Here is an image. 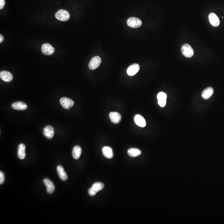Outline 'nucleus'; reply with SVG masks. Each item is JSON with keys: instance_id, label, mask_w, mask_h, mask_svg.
Here are the masks:
<instances>
[{"instance_id": "nucleus-12", "label": "nucleus", "mask_w": 224, "mask_h": 224, "mask_svg": "<svg viewBox=\"0 0 224 224\" xmlns=\"http://www.w3.org/2000/svg\"><path fill=\"white\" fill-rule=\"evenodd\" d=\"M109 118L111 121L115 124L120 123L122 119L121 116L118 112H111L109 114Z\"/></svg>"}, {"instance_id": "nucleus-23", "label": "nucleus", "mask_w": 224, "mask_h": 224, "mask_svg": "<svg viewBox=\"0 0 224 224\" xmlns=\"http://www.w3.org/2000/svg\"><path fill=\"white\" fill-rule=\"evenodd\" d=\"M5 180L4 174L3 172L1 171L0 172V184H2L4 182Z\"/></svg>"}, {"instance_id": "nucleus-2", "label": "nucleus", "mask_w": 224, "mask_h": 224, "mask_svg": "<svg viewBox=\"0 0 224 224\" xmlns=\"http://www.w3.org/2000/svg\"><path fill=\"white\" fill-rule=\"evenodd\" d=\"M55 17L57 19L60 21H66L69 20L70 14L67 11L61 9L56 13Z\"/></svg>"}, {"instance_id": "nucleus-5", "label": "nucleus", "mask_w": 224, "mask_h": 224, "mask_svg": "<svg viewBox=\"0 0 224 224\" xmlns=\"http://www.w3.org/2000/svg\"><path fill=\"white\" fill-rule=\"evenodd\" d=\"M60 103L62 107L66 109H69L74 105V102L71 99L63 97L60 99Z\"/></svg>"}, {"instance_id": "nucleus-3", "label": "nucleus", "mask_w": 224, "mask_h": 224, "mask_svg": "<svg viewBox=\"0 0 224 224\" xmlns=\"http://www.w3.org/2000/svg\"><path fill=\"white\" fill-rule=\"evenodd\" d=\"M181 50L182 53L186 57H191L194 55L193 49L188 44H184L182 46Z\"/></svg>"}, {"instance_id": "nucleus-9", "label": "nucleus", "mask_w": 224, "mask_h": 224, "mask_svg": "<svg viewBox=\"0 0 224 224\" xmlns=\"http://www.w3.org/2000/svg\"><path fill=\"white\" fill-rule=\"evenodd\" d=\"M43 183L46 185L48 193L49 194L52 193L55 190V186L52 182L49 179L45 178L43 180Z\"/></svg>"}, {"instance_id": "nucleus-4", "label": "nucleus", "mask_w": 224, "mask_h": 224, "mask_svg": "<svg viewBox=\"0 0 224 224\" xmlns=\"http://www.w3.org/2000/svg\"><path fill=\"white\" fill-rule=\"evenodd\" d=\"M127 24L129 27L132 28H138L141 26L142 22L139 18L132 17L127 20Z\"/></svg>"}, {"instance_id": "nucleus-14", "label": "nucleus", "mask_w": 224, "mask_h": 224, "mask_svg": "<svg viewBox=\"0 0 224 224\" xmlns=\"http://www.w3.org/2000/svg\"><path fill=\"white\" fill-rule=\"evenodd\" d=\"M0 77L2 80L6 82H10L13 79V76L10 72L8 71H1L0 73Z\"/></svg>"}, {"instance_id": "nucleus-19", "label": "nucleus", "mask_w": 224, "mask_h": 224, "mask_svg": "<svg viewBox=\"0 0 224 224\" xmlns=\"http://www.w3.org/2000/svg\"><path fill=\"white\" fill-rule=\"evenodd\" d=\"M214 93V88L212 87H208L205 88L202 93V97L204 99H208L211 98Z\"/></svg>"}, {"instance_id": "nucleus-25", "label": "nucleus", "mask_w": 224, "mask_h": 224, "mask_svg": "<svg viewBox=\"0 0 224 224\" xmlns=\"http://www.w3.org/2000/svg\"><path fill=\"white\" fill-rule=\"evenodd\" d=\"M4 40V37L2 35H0V43H2Z\"/></svg>"}, {"instance_id": "nucleus-17", "label": "nucleus", "mask_w": 224, "mask_h": 224, "mask_svg": "<svg viewBox=\"0 0 224 224\" xmlns=\"http://www.w3.org/2000/svg\"><path fill=\"white\" fill-rule=\"evenodd\" d=\"M102 152L104 157L107 159H111L113 157L114 154L113 149L110 147L106 146L103 147Z\"/></svg>"}, {"instance_id": "nucleus-7", "label": "nucleus", "mask_w": 224, "mask_h": 224, "mask_svg": "<svg viewBox=\"0 0 224 224\" xmlns=\"http://www.w3.org/2000/svg\"><path fill=\"white\" fill-rule=\"evenodd\" d=\"M41 50L43 54L46 55H51L55 52V48L48 43L43 44L41 48Z\"/></svg>"}, {"instance_id": "nucleus-21", "label": "nucleus", "mask_w": 224, "mask_h": 224, "mask_svg": "<svg viewBox=\"0 0 224 224\" xmlns=\"http://www.w3.org/2000/svg\"><path fill=\"white\" fill-rule=\"evenodd\" d=\"M82 153V149L80 146H76L74 147L72 150V156L75 160H78L80 158Z\"/></svg>"}, {"instance_id": "nucleus-8", "label": "nucleus", "mask_w": 224, "mask_h": 224, "mask_svg": "<svg viewBox=\"0 0 224 224\" xmlns=\"http://www.w3.org/2000/svg\"><path fill=\"white\" fill-rule=\"evenodd\" d=\"M55 130L53 127L50 125L46 127L43 130V134L48 139H51L53 137Z\"/></svg>"}, {"instance_id": "nucleus-24", "label": "nucleus", "mask_w": 224, "mask_h": 224, "mask_svg": "<svg viewBox=\"0 0 224 224\" xmlns=\"http://www.w3.org/2000/svg\"><path fill=\"white\" fill-rule=\"evenodd\" d=\"M5 5V0H0V9H2Z\"/></svg>"}, {"instance_id": "nucleus-11", "label": "nucleus", "mask_w": 224, "mask_h": 224, "mask_svg": "<svg viewBox=\"0 0 224 224\" xmlns=\"http://www.w3.org/2000/svg\"><path fill=\"white\" fill-rule=\"evenodd\" d=\"M140 68L139 65L137 64H134L129 67L127 69V74L130 76H133L138 72Z\"/></svg>"}, {"instance_id": "nucleus-1", "label": "nucleus", "mask_w": 224, "mask_h": 224, "mask_svg": "<svg viewBox=\"0 0 224 224\" xmlns=\"http://www.w3.org/2000/svg\"><path fill=\"white\" fill-rule=\"evenodd\" d=\"M104 185L101 182H96L92 185V187L88 190V194L90 196H94L97 192L102 190L104 188Z\"/></svg>"}, {"instance_id": "nucleus-20", "label": "nucleus", "mask_w": 224, "mask_h": 224, "mask_svg": "<svg viewBox=\"0 0 224 224\" xmlns=\"http://www.w3.org/2000/svg\"><path fill=\"white\" fill-rule=\"evenodd\" d=\"M57 172L59 176L61 179L62 181H66L67 179V175L65 172L64 169L61 166H58L57 167Z\"/></svg>"}, {"instance_id": "nucleus-6", "label": "nucleus", "mask_w": 224, "mask_h": 224, "mask_svg": "<svg viewBox=\"0 0 224 224\" xmlns=\"http://www.w3.org/2000/svg\"><path fill=\"white\" fill-rule=\"evenodd\" d=\"M102 63V60L99 56H95L92 58L88 64L89 68L91 70L96 69L99 67Z\"/></svg>"}, {"instance_id": "nucleus-16", "label": "nucleus", "mask_w": 224, "mask_h": 224, "mask_svg": "<svg viewBox=\"0 0 224 224\" xmlns=\"http://www.w3.org/2000/svg\"><path fill=\"white\" fill-rule=\"evenodd\" d=\"M134 121L135 123L140 127H144L146 126V121L144 118L140 115H135L134 117Z\"/></svg>"}, {"instance_id": "nucleus-22", "label": "nucleus", "mask_w": 224, "mask_h": 224, "mask_svg": "<svg viewBox=\"0 0 224 224\" xmlns=\"http://www.w3.org/2000/svg\"><path fill=\"white\" fill-rule=\"evenodd\" d=\"M141 150L136 148H130L127 151L128 155L131 157L135 158L137 157L141 154Z\"/></svg>"}, {"instance_id": "nucleus-13", "label": "nucleus", "mask_w": 224, "mask_h": 224, "mask_svg": "<svg viewBox=\"0 0 224 224\" xmlns=\"http://www.w3.org/2000/svg\"><path fill=\"white\" fill-rule=\"evenodd\" d=\"M209 20L211 24L214 27H218L220 25V20L216 14L211 13L209 15Z\"/></svg>"}, {"instance_id": "nucleus-10", "label": "nucleus", "mask_w": 224, "mask_h": 224, "mask_svg": "<svg viewBox=\"0 0 224 224\" xmlns=\"http://www.w3.org/2000/svg\"><path fill=\"white\" fill-rule=\"evenodd\" d=\"M158 104L161 107H164L167 103V95L166 93L160 92L158 95Z\"/></svg>"}, {"instance_id": "nucleus-15", "label": "nucleus", "mask_w": 224, "mask_h": 224, "mask_svg": "<svg viewBox=\"0 0 224 224\" xmlns=\"http://www.w3.org/2000/svg\"><path fill=\"white\" fill-rule=\"evenodd\" d=\"M12 107L14 110L23 111L27 108V106L24 102H16L12 104Z\"/></svg>"}, {"instance_id": "nucleus-18", "label": "nucleus", "mask_w": 224, "mask_h": 224, "mask_svg": "<svg viewBox=\"0 0 224 224\" xmlns=\"http://www.w3.org/2000/svg\"><path fill=\"white\" fill-rule=\"evenodd\" d=\"M18 157L20 160H23L25 158V146L24 144H20L18 146Z\"/></svg>"}]
</instances>
